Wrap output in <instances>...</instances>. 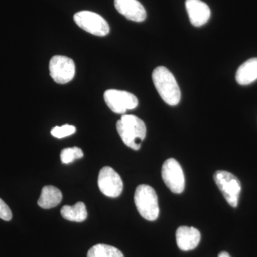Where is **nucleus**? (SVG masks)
Masks as SVG:
<instances>
[{
	"mask_svg": "<svg viewBox=\"0 0 257 257\" xmlns=\"http://www.w3.org/2000/svg\"><path fill=\"white\" fill-rule=\"evenodd\" d=\"M76 128L72 125L65 124L62 126H55L51 130V134L57 138H63L75 133Z\"/></svg>",
	"mask_w": 257,
	"mask_h": 257,
	"instance_id": "18",
	"label": "nucleus"
},
{
	"mask_svg": "<svg viewBox=\"0 0 257 257\" xmlns=\"http://www.w3.org/2000/svg\"><path fill=\"white\" fill-rule=\"evenodd\" d=\"M162 177L167 187L175 194H181L184 190L185 179L182 167L178 162L170 158L164 162Z\"/></svg>",
	"mask_w": 257,
	"mask_h": 257,
	"instance_id": "7",
	"label": "nucleus"
},
{
	"mask_svg": "<svg viewBox=\"0 0 257 257\" xmlns=\"http://www.w3.org/2000/svg\"><path fill=\"white\" fill-rule=\"evenodd\" d=\"M13 217V214L10 207L5 204L4 201L0 199V219L5 221H10Z\"/></svg>",
	"mask_w": 257,
	"mask_h": 257,
	"instance_id": "19",
	"label": "nucleus"
},
{
	"mask_svg": "<svg viewBox=\"0 0 257 257\" xmlns=\"http://www.w3.org/2000/svg\"><path fill=\"white\" fill-rule=\"evenodd\" d=\"M106 105L116 114H125L138 106V98L126 91L108 89L104 94Z\"/></svg>",
	"mask_w": 257,
	"mask_h": 257,
	"instance_id": "6",
	"label": "nucleus"
},
{
	"mask_svg": "<svg viewBox=\"0 0 257 257\" xmlns=\"http://www.w3.org/2000/svg\"><path fill=\"white\" fill-rule=\"evenodd\" d=\"M116 10L131 21L141 23L147 18L146 10L138 0H114Z\"/></svg>",
	"mask_w": 257,
	"mask_h": 257,
	"instance_id": "10",
	"label": "nucleus"
},
{
	"mask_svg": "<svg viewBox=\"0 0 257 257\" xmlns=\"http://www.w3.org/2000/svg\"><path fill=\"white\" fill-rule=\"evenodd\" d=\"M176 240L179 249L191 251L197 247L200 242L201 234L196 228L182 226L176 231Z\"/></svg>",
	"mask_w": 257,
	"mask_h": 257,
	"instance_id": "12",
	"label": "nucleus"
},
{
	"mask_svg": "<svg viewBox=\"0 0 257 257\" xmlns=\"http://www.w3.org/2000/svg\"><path fill=\"white\" fill-rule=\"evenodd\" d=\"M218 257H231L229 253L226 252V251H221L219 255H218Z\"/></svg>",
	"mask_w": 257,
	"mask_h": 257,
	"instance_id": "20",
	"label": "nucleus"
},
{
	"mask_svg": "<svg viewBox=\"0 0 257 257\" xmlns=\"http://www.w3.org/2000/svg\"><path fill=\"white\" fill-rule=\"evenodd\" d=\"M135 203L140 215L148 221H155L160 214L158 198L155 189L147 184L137 187Z\"/></svg>",
	"mask_w": 257,
	"mask_h": 257,
	"instance_id": "3",
	"label": "nucleus"
},
{
	"mask_svg": "<svg viewBox=\"0 0 257 257\" xmlns=\"http://www.w3.org/2000/svg\"><path fill=\"white\" fill-rule=\"evenodd\" d=\"M257 79V58H251L241 64L236 74V80L241 85H248Z\"/></svg>",
	"mask_w": 257,
	"mask_h": 257,
	"instance_id": "13",
	"label": "nucleus"
},
{
	"mask_svg": "<svg viewBox=\"0 0 257 257\" xmlns=\"http://www.w3.org/2000/svg\"><path fill=\"white\" fill-rule=\"evenodd\" d=\"M87 257H124L120 250L109 245L96 244L87 253Z\"/></svg>",
	"mask_w": 257,
	"mask_h": 257,
	"instance_id": "16",
	"label": "nucleus"
},
{
	"mask_svg": "<svg viewBox=\"0 0 257 257\" xmlns=\"http://www.w3.org/2000/svg\"><path fill=\"white\" fill-rule=\"evenodd\" d=\"M74 20L79 28L96 36H106L110 30L107 22L93 12H79L74 15Z\"/></svg>",
	"mask_w": 257,
	"mask_h": 257,
	"instance_id": "5",
	"label": "nucleus"
},
{
	"mask_svg": "<svg viewBox=\"0 0 257 257\" xmlns=\"http://www.w3.org/2000/svg\"><path fill=\"white\" fill-rule=\"evenodd\" d=\"M98 186L107 197H119L123 190V182L119 174L110 167H103L98 177Z\"/></svg>",
	"mask_w": 257,
	"mask_h": 257,
	"instance_id": "9",
	"label": "nucleus"
},
{
	"mask_svg": "<svg viewBox=\"0 0 257 257\" xmlns=\"http://www.w3.org/2000/svg\"><path fill=\"white\" fill-rule=\"evenodd\" d=\"M186 9L189 20L194 27H202L207 23L211 16L209 6L201 0H186Z\"/></svg>",
	"mask_w": 257,
	"mask_h": 257,
	"instance_id": "11",
	"label": "nucleus"
},
{
	"mask_svg": "<svg viewBox=\"0 0 257 257\" xmlns=\"http://www.w3.org/2000/svg\"><path fill=\"white\" fill-rule=\"evenodd\" d=\"M62 200V194L60 189L53 186H45L42 189L37 204L42 209H48L57 207Z\"/></svg>",
	"mask_w": 257,
	"mask_h": 257,
	"instance_id": "14",
	"label": "nucleus"
},
{
	"mask_svg": "<svg viewBox=\"0 0 257 257\" xmlns=\"http://www.w3.org/2000/svg\"><path fill=\"white\" fill-rule=\"evenodd\" d=\"M155 87L166 104L176 106L181 99L178 84L172 72L165 67H157L152 73Z\"/></svg>",
	"mask_w": 257,
	"mask_h": 257,
	"instance_id": "2",
	"label": "nucleus"
},
{
	"mask_svg": "<svg viewBox=\"0 0 257 257\" xmlns=\"http://www.w3.org/2000/svg\"><path fill=\"white\" fill-rule=\"evenodd\" d=\"M214 179L228 204L232 207H237L241 191L239 179L229 172L219 170L214 173Z\"/></svg>",
	"mask_w": 257,
	"mask_h": 257,
	"instance_id": "4",
	"label": "nucleus"
},
{
	"mask_svg": "<svg viewBox=\"0 0 257 257\" xmlns=\"http://www.w3.org/2000/svg\"><path fill=\"white\" fill-rule=\"evenodd\" d=\"M61 215L68 221L82 222L87 217L85 204L79 202L76 203L73 206H64L61 209Z\"/></svg>",
	"mask_w": 257,
	"mask_h": 257,
	"instance_id": "15",
	"label": "nucleus"
},
{
	"mask_svg": "<svg viewBox=\"0 0 257 257\" xmlns=\"http://www.w3.org/2000/svg\"><path fill=\"white\" fill-rule=\"evenodd\" d=\"M50 76L57 84H67L72 80L75 74L74 61L65 56L55 55L50 60Z\"/></svg>",
	"mask_w": 257,
	"mask_h": 257,
	"instance_id": "8",
	"label": "nucleus"
},
{
	"mask_svg": "<svg viewBox=\"0 0 257 257\" xmlns=\"http://www.w3.org/2000/svg\"><path fill=\"white\" fill-rule=\"evenodd\" d=\"M116 130L125 145L135 150L140 148L146 137L145 122L135 115H123L116 123Z\"/></svg>",
	"mask_w": 257,
	"mask_h": 257,
	"instance_id": "1",
	"label": "nucleus"
},
{
	"mask_svg": "<svg viewBox=\"0 0 257 257\" xmlns=\"http://www.w3.org/2000/svg\"><path fill=\"white\" fill-rule=\"evenodd\" d=\"M84 156L82 150L77 147H68L61 152L60 158L63 164H69L74 160L82 158Z\"/></svg>",
	"mask_w": 257,
	"mask_h": 257,
	"instance_id": "17",
	"label": "nucleus"
}]
</instances>
